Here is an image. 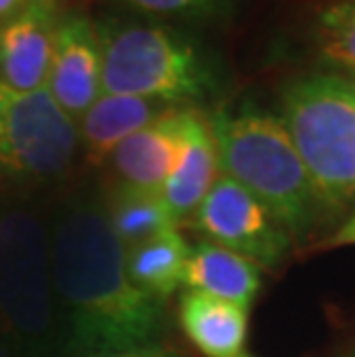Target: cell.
<instances>
[{
    "label": "cell",
    "instance_id": "6da1fadb",
    "mask_svg": "<svg viewBox=\"0 0 355 357\" xmlns=\"http://www.w3.org/2000/svg\"><path fill=\"white\" fill-rule=\"evenodd\" d=\"M49 240L67 357H113L153 346L162 302L132 281L104 201L72 199L56 208Z\"/></svg>",
    "mask_w": 355,
    "mask_h": 357
},
{
    "label": "cell",
    "instance_id": "7a4b0ae2",
    "mask_svg": "<svg viewBox=\"0 0 355 357\" xmlns=\"http://www.w3.org/2000/svg\"><path fill=\"white\" fill-rule=\"evenodd\" d=\"M0 339L12 357H67L49 217L10 192H0Z\"/></svg>",
    "mask_w": 355,
    "mask_h": 357
},
{
    "label": "cell",
    "instance_id": "3957f363",
    "mask_svg": "<svg viewBox=\"0 0 355 357\" xmlns=\"http://www.w3.org/2000/svg\"><path fill=\"white\" fill-rule=\"evenodd\" d=\"M210 125L219 171L245 187L291 240L305 238L323 210L282 120L245 106L238 111L219 109Z\"/></svg>",
    "mask_w": 355,
    "mask_h": 357
},
{
    "label": "cell",
    "instance_id": "277c9868",
    "mask_svg": "<svg viewBox=\"0 0 355 357\" xmlns=\"http://www.w3.org/2000/svg\"><path fill=\"white\" fill-rule=\"evenodd\" d=\"M323 212L355 199V86L332 74H307L286 86L282 118Z\"/></svg>",
    "mask_w": 355,
    "mask_h": 357
},
{
    "label": "cell",
    "instance_id": "5b68a950",
    "mask_svg": "<svg viewBox=\"0 0 355 357\" xmlns=\"http://www.w3.org/2000/svg\"><path fill=\"white\" fill-rule=\"evenodd\" d=\"M102 37V93L146 97L171 106L203 100L215 88L206 56L173 28L107 21Z\"/></svg>",
    "mask_w": 355,
    "mask_h": 357
},
{
    "label": "cell",
    "instance_id": "8992f818",
    "mask_svg": "<svg viewBox=\"0 0 355 357\" xmlns=\"http://www.w3.org/2000/svg\"><path fill=\"white\" fill-rule=\"evenodd\" d=\"M79 127L47 88L0 83V192L56 185L70 176Z\"/></svg>",
    "mask_w": 355,
    "mask_h": 357
},
{
    "label": "cell",
    "instance_id": "52a82bcc",
    "mask_svg": "<svg viewBox=\"0 0 355 357\" xmlns=\"http://www.w3.org/2000/svg\"><path fill=\"white\" fill-rule=\"evenodd\" d=\"M194 229L210 242L249 258L263 268H277L291 238L263 205L224 173L194 212Z\"/></svg>",
    "mask_w": 355,
    "mask_h": 357
},
{
    "label": "cell",
    "instance_id": "ba28073f",
    "mask_svg": "<svg viewBox=\"0 0 355 357\" xmlns=\"http://www.w3.org/2000/svg\"><path fill=\"white\" fill-rule=\"evenodd\" d=\"M47 90L74 123L102 97L100 26L86 14L65 12L60 17Z\"/></svg>",
    "mask_w": 355,
    "mask_h": 357
},
{
    "label": "cell",
    "instance_id": "9c48e42d",
    "mask_svg": "<svg viewBox=\"0 0 355 357\" xmlns=\"http://www.w3.org/2000/svg\"><path fill=\"white\" fill-rule=\"evenodd\" d=\"M65 14L60 0H30L0 26V83L12 90L47 88L56 30Z\"/></svg>",
    "mask_w": 355,
    "mask_h": 357
},
{
    "label": "cell",
    "instance_id": "30bf717a",
    "mask_svg": "<svg viewBox=\"0 0 355 357\" xmlns=\"http://www.w3.org/2000/svg\"><path fill=\"white\" fill-rule=\"evenodd\" d=\"M185 109L187 106H173L162 118L132 134L113 150L109 162L123 185L162 192L183 148Z\"/></svg>",
    "mask_w": 355,
    "mask_h": 357
},
{
    "label": "cell",
    "instance_id": "8fae6325",
    "mask_svg": "<svg viewBox=\"0 0 355 357\" xmlns=\"http://www.w3.org/2000/svg\"><path fill=\"white\" fill-rule=\"evenodd\" d=\"M219 173H222L219 171V153L210 118L187 106L183 148H180L176 169L162 189L164 201L178 224L194 215L201 201L213 189Z\"/></svg>",
    "mask_w": 355,
    "mask_h": 357
},
{
    "label": "cell",
    "instance_id": "7c38bea8",
    "mask_svg": "<svg viewBox=\"0 0 355 357\" xmlns=\"http://www.w3.org/2000/svg\"><path fill=\"white\" fill-rule=\"evenodd\" d=\"M171 109V104L146 100V97L102 93L100 100L77 123L79 148L83 150L86 162L90 166L107 164L120 143L155 123Z\"/></svg>",
    "mask_w": 355,
    "mask_h": 357
},
{
    "label": "cell",
    "instance_id": "4fadbf2b",
    "mask_svg": "<svg viewBox=\"0 0 355 357\" xmlns=\"http://www.w3.org/2000/svg\"><path fill=\"white\" fill-rule=\"evenodd\" d=\"M183 286L249 309L261 288V272L249 258L203 240L192 247Z\"/></svg>",
    "mask_w": 355,
    "mask_h": 357
},
{
    "label": "cell",
    "instance_id": "5bb4252c",
    "mask_svg": "<svg viewBox=\"0 0 355 357\" xmlns=\"http://www.w3.org/2000/svg\"><path fill=\"white\" fill-rule=\"evenodd\" d=\"M249 309L187 291L180 298V325L187 339L206 357H240L247 337Z\"/></svg>",
    "mask_w": 355,
    "mask_h": 357
},
{
    "label": "cell",
    "instance_id": "9a60e30c",
    "mask_svg": "<svg viewBox=\"0 0 355 357\" xmlns=\"http://www.w3.org/2000/svg\"><path fill=\"white\" fill-rule=\"evenodd\" d=\"M107 219L120 245L127 249L157 238L166 231L178 229L162 192H148L132 185H120L104 201Z\"/></svg>",
    "mask_w": 355,
    "mask_h": 357
},
{
    "label": "cell",
    "instance_id": "2e32d148",
    "mask_svg": "<svg viewBox=\"0 0 355 357\" xmlns=\"http://www.w3.org/2000/svg\"><path fill=\"white\" fill-rule=\"evenodd\" d=\"M192 247L178 229L166 231L125 252L127 272L141 291L164 302L178 286H183L187 258Z\"/></svg>",
    "mask_w": 355,
    "mask_h": 357
},
{
    "label": "cell",
    "instance_id": "e0dca14e",
    "mask_svg": "<svg viewBox=\"0 0 355 357\" xmlns=\"http://www.w3.org/2000/svg\"><path fill=\"white\" fill-rule=\"evenodd\" d=\"M321 49L337 65L355 70V0H339L319 14Z\"/></svg>",
    "mask_w": 355,
    "mask_h": 357
},
{
    "label": "cell",
    "instance_id": "ac0fdd59",
    "mask_svg": "<svg viewBox=\"0 0 355 357\" xmlns=\"http://www.w3.org/2000/svg\"><path fill=\"white\" fill-rule=\"evenodd\" d=\"M125 7L153 17L173 19H213L224 17L233 7V0H118Z\"/></svg>",
    "mask_w": 355,
    "mask_h": 357
},
{
    "label": "cell",
    "instance_id": "d6986e66",
    "mask_svg": "<svg viewBox=\"0 0 355 357\" xmlns=\"http://www.w3.org/2000/svg\"><path fill=\"white\" fill-rule=\"evenodd\" d=\"M355 245V212L339 226V229L328 235L326 240H321L314 249H339V247H353Z\"/></svg>",
    "mask_w": 355,
    "mask_h": 357
},
{
    "label": "cell",
    "instance_id": "ffe728a7",
    "mask_svg": "<svg viewBox=\"0 0 355 357\" xmlns=\"http://www.w3.org/2000/svg\"><path fill=\"white\" fill-rule=\"evenodd\" d=\"M30 0H0V26L14 19L21 10H26Z\"/></svg>",
    "mask_w": 355,
    "mask_h": 357
},
{
    "label": "cell",
    "instance_id": "44dd1931",
    "mask_svg": "<svg viewBox=\"0 0 355 357\" xmlns=\"http://www.w3.org/2000/svg\"><path fill=\"white\" fill-rule=\"evenodd\" d=\"M113 357H178L176 353L166 351L162 346H146V348H139V351H132V353H123V355H113Z\"/></svg>",
    "mask_w": 355,
    "mask_h": 357
},
{
    "label": "cell",
    "instance_id": "7402d4cb",
    "mask_svg": "<svg viewBox=\"0 0 355 357\" xmlns=\"http://www.w3.org/2000/svg\"><path fill=\"white\" fill-rule=\"evenodd\" d=\"M0 357H12L10 348H7V346L3 344V339H0Z\"/></svg>",
    "mask_w": 355,
    "mask_h": 357
},
{
    "label": "cell",
    "instance_id": "603a6c76",
    "mask_svg": "<svg viewBox=\"0 0 355 357\" xmlns=\"http://www.w3.org/2000/svg\"><path fill=\"white\" fill-rule=\"evenodd\" d=\"M344 357H355V346H353V348H351V351H349V353H346Z\"/></svg>",
    "mask_w": 355,
    "mask_h": 357
},
{
    "label": "cell",
    "instance_id": "cb8c5ba5",
    "mask_svg": "<svg viewBox=\"0 0 355 357\" xmlns=\"http://www.w3.org/2000/svg\"><path fill=\"white\" fill-rule=\"evenodd\" d=\"M240 357H249V355H240Z\"/></svg>",
    "mask_w": 355,
    "mask_h": 357
}]
</instances>
